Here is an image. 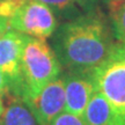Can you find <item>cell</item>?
Listing matches in <instances>:
<instances>
[{
	"label": "cell",
	"mask_w": 125,
	"mask_h": 125,
	"mask_svg": "<svg viewBox=\"0 0 125 125\" xmlns=\"http://www.w3.org/2000/svg\"><path fill=\"white\" fill-rule=\"evenodd\" d=\"M115 44L107 20L96 12L62 24L54 41L57 58L71 71L80 72L101 65Z\"/></svg>",
	"instance_id": "obj_1"
},
{
	"label": "cell",
	"mask_w": 125,
	"mask_h": 125,
	"mask_svg": "<svg viewBox=\"0 0 125 125\" xmlns=\"http://www.w3.org/2000/svg\"><path fill=\"white\" fill-rule=\"evenodd\" d=\"M60 64L45 38L27 35L21 58L22 90L20 98L27 100L35 96L44 86L57 79Z\"/></svg>",
	"instance_id": "obj_2"
},
{
	"label": "cell",
	"mask_w": 125,
	"mask_h": 125,
	"mask_svg": "<svg viewBox=\"0 0 125 125\" xmlns=\"http://www.w3.org/2000/svg\"><path fill=\"white\" fill-rule=\"evenodd\" d=\"M95 88L110 103L117 125H125V45L116 43L104 62L92 71Z\"/></svg>",
	"instance_id": "obj_3"
},
{
	"label": "cell",
	"mask_w": 125,
	"mask_h": 125,
	"mask_svg": "<svg viewBox=\"0 0 125 125\" xmlns=\"http://www.w3.org/2000/svg\"><path fill=\"white\" fill-rule=\"evenodd\" d=\"M9 29L24 35L46 38L57 29L53 10L37 0H27L8 19Z\"/></svg>",
	"instance_id": "obj_4"
},
{
	"label": "cell",
	"mask_w": 125,
	"mask_h": 125,
	"mask_svg": "<svg viewBox=\"0 0 125 125\" xmlns=\"http://www.w3.org/2000/svg\"><path fill=\"white\" fill-rule=\"evenodd\" d=\"M27 35L9 29L0 36V70L8 81L9 92L20 97L22 90L21 58Z\"/></svg>",
	"instance_id": "obj_5"
},
{
	"label": "cell",
	"mask_w": 125,
	"mask_h": 125,
	"mask_svg": "<svg viewBox=\"0 0 125 125\" xmlns=\"http://www.w3.org/2000/svg\"><path fill=\"white\" fill-rule=\"evenodd\" d=\"M40 125H50L60 112L65 110L64 78L49 82L35 96L24 100Z\"/></svg>",
	"instance_id": "obj_6"
},
{
	"label": "cell",
	"mask_w": 125,
	"mask_h": 125,
	"mask_svg": "<svg viewBox=\"0 0 125 125\" xmlns=\"http://www.w3.org/2000/svg\"><path fill=\"white\" fill-rule=\"evenodd\" d=\"M65 83V110L82 116L86 107L95 92L92 71H71L64 78Z\"/></svg>",
	"instance_id": "obj_7"
},
{
	"label": "cell",
	"mask_w": 125,
	"mask_h": 125,
	"mask_svg": "<svg viewBox=\"0 0 125 125\" xmlns=\"http://www.w3.org/2000/svg\"><path fill=\"white\" fill-rule=\"evenodd\" d=\"M82 117L87 125H117L116 116L110 103L96 89L87 104Z\"/></svg>",
	"instance_id": "obj_8"
},
{
	"label": "cell",
	"mask_w": 125,
	"mask_h": 125,
	"mask_svg": "<svg viewBox=\"0 0 125 125\" xmlns=\"http://www.w3.org/2000/svg\"><path fill=\"white\" fill-rule=\"evenodd\" d=\"M1 125H40L28 104L14 96L2 114Z\"/></svg>",
	"instance_id": "obj_9"
},
{
	"label": "cell",
	"mask_w": 125,
	"mask_h": 125,
	"mask_svg": "<svg viewBox=\"0 0 125 125\" xmlns=\"http://www.w3.org/2000/svg\"><path fill=\"white\" fill-rule=\"evenodd\" d=\"M108 5L112 32L117 43L125 45V0H115Z\"/></svg>",
	"instance_id": "obj_10"
},
{
	"label": "cell",
	"mask_w": 125,
	"mask_h": 125,
	"mask_svg": "<svg viewBox=\"0 0 125 125\" xmlns=\"http://www.w3.org/2000/svg\"><path fill=\"white\" fill-rule=\"evenodd\" d=\"M49 6L53 12L65 13L70 10H76L78 8H83L93 2L94 0H37Z\"/></svg>",
	"instance_id": "obj_11"
},
{
	"label": "cell",
	"mask_w": 125,
	"mask_h": 125,
	"mask_svg": "<svg viewBox=\"0 0 125 125\" xmlns=\"http://www.w3.org/2000/svg\"><path fill=\"white\" fill-rule=\"evenodd\" d=\"M50 125H87L82 116L62 111L54 118Z\"/></svg>",
	"instance_id": "obj_12"
},
{
	"label": "cell",
	"mask_w": 125,
	"mask_h": 125,
	"mask_svg": "<svg viewBox=\"0 0 125 125\" xmlns=\"http://www.w3.org/2000/svg\"><path fill=\"white\" fill-rule=\"evenodd\" d=\"M9 93V87H8V81L7 78L5 76V74L0 70V94L5 95V94Z\"/></svg>",
	"instance_id": "obj_13"
},
{
	"label": "cell",
	"mask_w": 125,
	"mask_h": 125,
	"mask_svg": "<svg viewBox=\"0 0 125 125\" xmlns=\"http://www.w3.org/2000/svg\"><path fill=\"white\" fill-rule=\"evenodd\" d=\"M4 110H5V108H4V102H2V95L0 94V117L2 116Z\"/></svg>",
	"instance_id": "obj_14"
},
{
	"label": "cell",
	"mask_w": 125,
	"mask_h": 125,
	"mask_svg": "<svg viewBox=\"0 0 125 125\" xmlns=\"http://www.w3.org/2000/svg\"><path fill=\"white\" fill-rule=\"evenodd\" d=\"M0 1H9V0H0ZM14 1H21V2H24L27 0H14Z\"/></svg>",
	"instance_id": "obj_15"
},
{
	"label": "cell",
	"mask_w": 125,
	"mask_h": 125,
	"mask_svg": "<svg viewBox=\"0 0 125 125\" xmlns=\"http://www.w3.org/2000/svg\"><path fill=\"white\" fill-rule=\"evenodd\" d=\"M104 1H105L107 4H109V2H111V1H115V0H104Z\"/></svg>",
	"instance_id": "obj_16"
},
{
	"label": "cell",
	"mask_w": 125,
	"mask_h": 125,
	"mask_svg": "<svg viewBox=\"0 0 125 125\" xmlns=\"http://www.w3.org/2000/svg\"><path fill=\"white\" fill-rule=\"evenodd\" d=\"M0 125H1V121H0Z\"/></svg>",
	"instance_id": "obj_17"
}]
</instances>
